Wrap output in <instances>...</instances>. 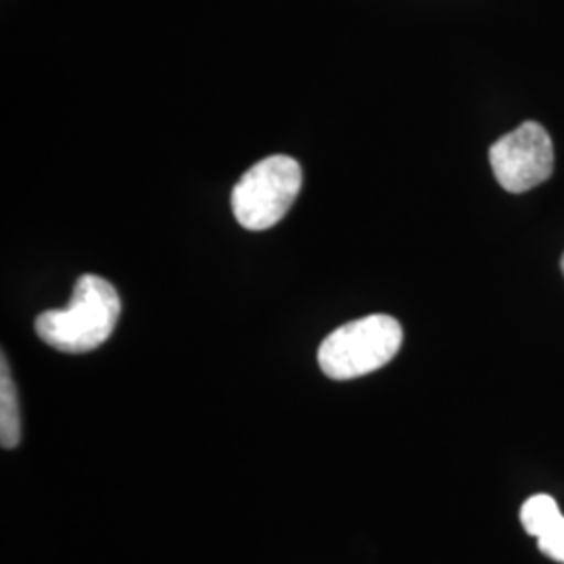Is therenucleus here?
<instances>
[{"mask_svg": "<svg viewBox=\"0 0 564 564\" xmlns=\"http://www.w3.org/2000/svg\"><path fill=\"white\" fill-rule=\"evenodd\" d=\"M120 314L116 286L97 274H84L65 307L42 312L36 318V333L63 354H86L113 335Z\"/></svg>", "mask_w": 564, "mask_h": 564, "instance_id": "1", "label": "nucleus"}, {"mask_svg": "<svg viewBox=\"0 0 564 564\" xmlns=\"http://www.w3.org/2000/svg\"><path fill=\"white\" fill-rule=\"evenodd\" d=\"M402 341V324L393 316L370 314L333 330L318 349V364L328 379L351 381L391 362Z\"/></svg>", "mask_w": 564, "mask_h": 564, "instance_id": "2", "label": "nucleus"}, {"mask_svg": "<svg viewBox=\"0 0 564 564\" xmlns=\"http://www.w3.org/2000/svg\"><path fill=\"white\" fill-rule=\"evenodd\" d=\"M303 172L289 155H270L249 167L230 195V207L245 230H268L281 223L302 191Z\"/></svg>", "mask_w": 564, "mask_h": 564, "instance_id": "3", "label": "nucleus"}, {"mask_svg": "<svg viewBox=\"0 0 564 564\" xmlns=\"http://www.w3.org/2000/svg\"><path fill=\"white\" fill-rule=\"evenodd\" d=\"M489 163L508 193H527L547 181L554 170V147L538 121H524L491 144Z\"/></svg>", "mask_w": 564, "mask_h": 564, "instance_id": "4", "label": "nucleus"}, {"mask_svg": "<svg viewBox=\"0 0 564 564\" xmlns=\"http://www.w3.org/2000/svg\"><path fill=\"white\" fill-rule=\"evenodd\" d=\"M0 442L4 449H13L21 442V412L18 387L13 383L9 360L2 354L0 364Z\"/></svg>", "mask_w": 564, "mask_h": 564, "instance_id": "5", "label": "nucleus"}, {"mask_svg": "<svg viewBox=\"0 0 564 564\" xmlns=\"http://www.w3.org/2000/svg\"><path fill=\"white\" fill-rule=\"evenodd\" d=\"M561 519H563L561 508L556 505V500L552 496H547V494L531 496L524 502L523 508H521L523 529L529 535H533L535 540H540Z\"/></svg>", "mask_w": 564, "mask_h": 564, "instance_id": "6", "label": "nucleus"}, {"mask_svg": "<svg viewBox=\"0 0 564 564\" xmlns=\"http://www.w3.org/2000/svg\"><path fill=\"white\" fill-rule=\"evenodd\" d=\"M538 547L547 558L564 564V517L538 540Z\"/></svg>", "mask_w": 564, "mask_h": 564, "instance_id": "7", "label": "nucleus"}, {"mask_svg": "<svg viewBox=\"0 0 564 564\" xmlns=\"http://www.w3.org/2000/svg\"><path fill=\"white\" fill-rule=\"evenodd\" d=\"M561 268H563V274H564V256H563V260H561Z\"/></svg>", "mask_w": 564, "mask_h": 564, "instance_id": "8", "label": "nucleus"}]
</instances>
